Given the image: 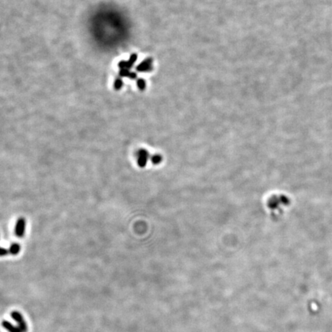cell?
I'll return each instance as SVG.
<instances>
[{"mask_svg":"<svg viewBox=\"0 0 332 332\" xmlns=\"http://www.w3.org/2000/svg\"><path fill=\"white\" fill-rule=\"evenodd\" d=\"M137 85H138L139 89L142 91V90H144L145 88L146 84H145V80H144L143 78H138V79L137 80Z\"/></svg>","mask_w":332,"mask_h":332,"instance_id":"7c38bea8","label":"cell"},{"mask_svg":"<svg viewBox=\"0 0 332 332\" xmlns=\"http://www.w3.org/2000/svg\"><path fill=\"white\" fill-rule=\"evenodd\" d=\"M119 75L120 76L122 77H128V78H132V79H135L137 77L136 74L135 73H131V72H129L128 68H122V69H121L119 72Z\"/></svg>","mask_w":332,"mask_h":332,"instance_id":"52a82bcc","label":"cell"},{"mask_svg":"<svg viewBox=\"0 0 332 332\" xmlns=\"http://www.w3.org/2000/svg\"><path fill=\"white\" fill-rule=\"evenodd\" d=\"M137 58H138V55H137L136 53H133V54L131 55L130 58H129L127 61H124V60L121 61L118 65V67H119L121 69H122V68H128H128H130L131 67L134 65V63L136 62Z\"/></svg>","mask_w":332,"mask_h":332,"instance_id":"277c9868","label":"cell"},{"mask_svg":"<svg viewBox=\"0 0 332 332\" xmlns=\"http://www.w3.org/2000/svg\"><path fill=\"white\" fill-rule=\"evenodd\" d=\"M122 85H123V82H122V80L119 78H116L115 81V83H114V88H115V90H119L122 88Z\"/></svg>","mask_w":332,"mask_h":332,"instance_id":"8fae6325","label":"cell"},{"mask_svg":"<svg viewBox=\"0 0 332 332\" xmlns=\"http://www.w3.org/2000/svg\"><path fill=\"white\" fill-rule=\"evenodd\" d=\"M11 316H12V318H14L15 321H17V322L19 324V328L21 329V331L23 332H26V330H27V328H26V324L24 321V320H23L22 315L20 314L18 312H17V311H14V312L12 313Z\"/></svg>","mask_w":332,"mask_h":332,"instance_id":"8992f818","label":"cell"},{"mask_svg":"<svg viewBox=\"0 0 332 332\" xmlns=\"http://www.w3.org/2000/svg\"><path fill=\"white\" fill-rule=\"evenodd\" d=\"M3 327H4L5 328H6L9 332H23L20 328H15V327H13V325L9 322H8V321H3Z\"/></svg>","mask_w":332,"mask_h":332,"instance_id":"9c48e42d","label":"cell"},{"mask_svg":"<svg viewBox=\"0 0 332 332\" xmlns=\"http://www.w3.org/2000/svg\"><path fill=\"white\" fill-rule=\"evenodd\" d=\"M162 161V157L160 155H158V154L152 155V156L151 157V162H152V163L154 164V165H158V164L161 163Z\"/></svg>","mask_w":332,"mask_h":332,"instance_id":"30bf717a","label":"cell"},{"mask_svg":"<svg viewBox=\"0 0 332 332\" xmlns=\"http://www.w3.org/2000/svg\"><path fill=\"white\" fill-rule=\"evenodd\" d=\"M26 220L23 218L19 219L17 221L16 224V228H15V234L16 235L18 238L23 237L25 234V231H26Z\"/></svg>","mask_w":332,"mask_h":332,"instance_id":"3957f363","label":"cell"},{"mask_svg":"<svg viewBox=\"0 0 332 332\" xmlns=\"http://www.w3.org/2000/svg\"><path fill=\"white\" fill-rule=\"evenodd\" d=\"M20 250H21V246H20V244H17V243H14V244H11V246H10L9 252V254H13V255H16V254H18V253H19Z\"/></svg>","mask_w":332,"mask_h":332,"instance_id":"ba28073f","label":"cell"},{"mask_svg":"<svg viewBox=\"0 0 332 332\" xmlns=\"http://www.w3.org/2000/svg\"><path fill=\"white\" fill-rule=\"evenodd\" d=\"M138 165L140 168H144L146 165L149 158V153L145 149H141L138 152Z\"/></svg>","mask_w":332,"mask_h":332,"instance_id":"7a4b0ae2","label":"cell"},{"mask_svg":"<svg viewBox=\"0 0 332 332\" xmlns=\"http://www.w3.org/2000/svg\"><path fill=\"white\" fill-rule=\"evenodd\" d=\"M289 199L286 196H272L271 199L268 201V207L270 209L274 211H278L280 209V206L288 204Z\"/></svg>","mask_w":332,"mask_h":332,"instance_id":"6da1fadb","label":"cell"},{"mask_svg":"<svg viewBox=\"0 0 332 332\" xmlns=\"http://www.w3.org/2000/svg\"><path fill=\"white\" fill-rule=\"evenodd\" d=\"M152 59L151 58H147L145 60H143V62L139 64L138 66L136 67V69L138 72L140 73H143V72H148L152 69Z\"/></svg>","mask_w":332,"mask_h":332,"instance_id":"5b68a950","label":"cell"},{"mask_svg":"<svg viewBox=\"0 0 332 332\" xmlns=\"http://www.w3.org/2000/svg\"><path fill=\"white\" fill-rule=\"evenodd\" d=\"M9 249H4V248H3V249H1V255L2 256H4V255H6V254H9Z\"/></svg>","mask_w":332,"mask_h":332,"instance_id":"4fadbf2b","label":"cell"}]
</instances>
